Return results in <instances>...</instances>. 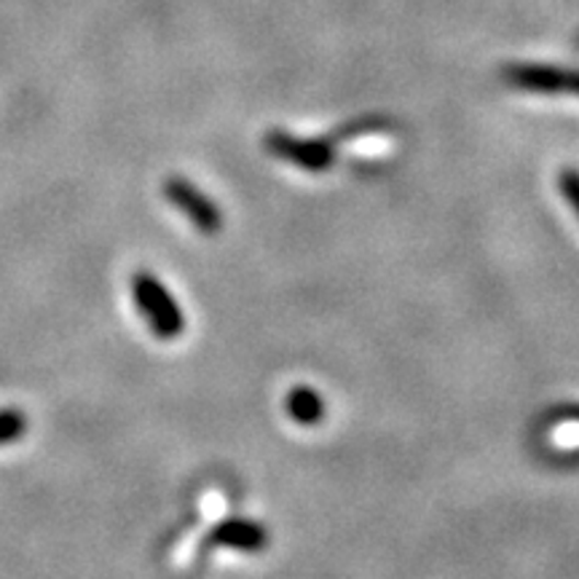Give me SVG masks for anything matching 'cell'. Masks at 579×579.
<instances>
[{
  "label": "cell",
  "instance_id": "cell-1",
  "mask_svg": "<svg viewBox=\"0 0 579 579\" xmlns=\"http://www.w3.org/2000/svg\"><path fill=\"white\" fill-rule=\"evenodd\" d=\"M132 293H135L137 309H140L145 322H148V328L154 330L156 336L164 338V341H172V338L183 336L185 330L183 311H180L178 300L172 298V293H169L154 274H148V271L135 274Z\"/></svg>",
  "mask_w": 579,
  "mask_h": 579
},
{
  "label": "cell",
  "instance_id": "cell-2",
  "mask_svg": "<svg viewBox=\"0 0 579 579\" xmlns=\"http://www.w3.org/2000/svg\"><path fill=\"white\" fill-rule=\"evenodd\" d=\"M265 145L274 156L300 169H309V172H325L333 164V148L322 140H300V137L285 135V132H271L265 137Z\"/></svg>",
  "mask_w": 579,
  "mask_h": 579
},
{
  "label": "cell",
  "instance_id": "cell-3",
  "mask_svg": "<svg viewBox=\"0 0 579 579\" xmlns=\"http://www.w3.org/2000/svg\"><path fill=\"white\" fill-rule=\"evenodd\" d=\"M164 193L174 207L183 209L185 217H189L198 231H204V234L220 231L223 217H220V209H217V204L209 202V198L204 196L196 185L189 183V180H183V178L167 180Z\"/></svg>",
  "mask_w": 579,
  "mask_h": 579
},
{
  "label": "cell",
  "instance_id": "cell-4",
  "mask_svg": "<svg viewBox=\"0 0 579 579\" xmlns=\"http://www.w3.org/2000/svg\"><path fill=\"white\" fill-rule=\"evenodd\" d=\"M209 542L217 547H234V550L256 553L269 545V534H265V529L261 526V523L226 521L223 526H217L213 531Z\"/></svg>",
  "mask_w": 579,
  "mask_h": 579
},
{
  "label": "cell",
  "instance_id": "cell-5",
  "mask_svg": "<svg viewBox=\"0 0 579 579\" xmlns=\"http://www.w3.org/2000/svg\"><path fill=\"white\" fill-rule=\"evenodd\" d=\"M287 410L290 416H293V421L311 427L325 416V402L317 391L309 389V386H298V389L290 391Z\"/></svg>",
  "mask_w": 579,
  "mask_h": 579
},
{
  "label": "cell",
  "instance_id": "cell-6",
  "mask_svg": "<svg viewBox=\"0 0 579 579\" xmlns=\"http://www.w3.org/2000/svg\"><path fill=\"white\" fill-rule=\"evenodd\" d=\"M24 434H27V416H24V410L14 406L0 408V445L16 443Z\"/></svg>",
  "mask_w": 579,
  "mask_h": 579
},
{
  "label": "cell",
  "instance_id": "cell-7",
  "mask_svg": "<svg viewBox=\"0 0 579 579\" xmlns=\"http://www.w3.org/2000/svg\"><path fill=\"white\" fill-rule=\"evenodd\" d=\"M560 191H564L566 202L571 204V209H575L579 217V172L577 169H564V172H560Z\"/></svg>",
  "mask_w": 579,
  "mask_h": 579
},
{
  "label": "cell",
  "instance_id": "cell-8",
  "mask_svg": "<svg viewBox=\"0 0 579 579\" xmlns=\"http://www.w3.org/2000/svg\"><path fill=\"white\" fill-rule=\"evenodd\" d=\"M555 92H575V94H579V72L558 70V81H555Z\"/></svg>",
  "mask_w": 579,
  "mask_h": 579
}]
</instances>
